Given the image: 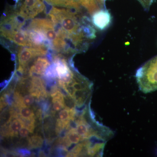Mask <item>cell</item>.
I'll return each mask as SVG.
<instances>
[{
	"mask_svg": "<svg viewBox=\"0 0 157 157\" xmlns=\"http://www.w3.org/2000/svg\"><path fill=\"white\" fill-rule=\"evenodd\" d=\"M139 89L145 94L157 90V56L140 67L135 74Z\"/></svg>",
	"mask_w": 157,
	"mask_h": 157,
	"instance_id": "obj_1",
	"label": "cell"
},
{
	"mask_svg": "<svg viewBox=\"0 0 157 157\" xmlns=\"http://www.w3.org/2000/svg\"><path fill=\"white\" fill-rule=\"evenodd\" d=\"M45 46L40 47H21L18 53L19 66L24 69L35 57L38 56H44L47 53Z\"/></svg>",
	"mask_w": 157,
	"mask_h": 157,
	"instance_id": "obj_2",
	"label": "cell"
},
{
	"mask_svg": "<svg viewBox=\"0 0 157 157\" xmlns=\"http://www.w3.org/2000/svg\"><path fill=\"white\" fill-rule=\"evenodd\" d=\"M45 9V4L40 0H25L19 12L26 19H30L33 18Z\"/></svg>",
	"mask_w": 157,
	"mask_h": 157,
	"instance_id": "obj_3",
	"label": "cell"
},
{
	"mask_svg": "<svg viewBox=\"0 0 157 157\" xmlns=\"http://www.w3.org/2000/svg\"><path fill=\"white\" fill-rule=\"evenodd\" d=\"M112 16L105 9L96 11L92 15V24L97 29L103 31L108 28L112 22Z\"/></svg>",
	"mask_w": 157,
	"mask_h": 157,
	"instance_id": "obj_4",
	"label": "cell"
},
{
	"mask_svg": "<svg viewBox=\"0 0 157 157\" xmlns=\"http://www.w3.org/2000/svg\"><path fill=\"white\" fill-rule=\"evenodd\" d=\"M7 39L23 47H33L27 31L20 29L14 31Z\"/></svg>",
	"mask_w": 157,
	"mask_h": 157,
	"instance_id": "obj_5",
	"label": "cell"
},
{
	"mask_svg": "<svg viewBox=\"0 0 157 157\" xmlns=\"http://www.w3.org/2000/svg\"><path fill=\"white\" fill-rule=\"evenodd\" d=\"M50 66V63L45 58L39 57L34 62L33 64L31 67L29 71V74L31 77L34 74L39 75H43L48 67Z\"/></svg>",
	"mask_w": 157,
	"mask_h": 157,
	"instance_id": "obj_6",
	"label": "cell"
},
{
	"mask_svg": "<svg viewBox=\"0 0 157 157\" xmlns=\"http://www.w3.org/2000/svg\"><path fill=\"white\" fill-rule=\"evenodd\" d=\"M24 127H25V124L22 119L20 117L15 118L9 124V136L17 137L20 130Z\"/></svg>",
	"mask_w": 157,
	"mask_h": 157,
	"instance_id": "obj_7",
	"label": "cell"
},
{
	"mask_svg": "<svg viewBox=\"0 0 157 157\" xmlns=\"http://www.w3.org/2000/svg\"><path fill=\"white\" fill-rule=\"evenodd\" d=\"M18 108L20 117L23 120H32L35 119L36 117L33 111L29 107L24 106Z\"/></svg>",
	"mask_w": 157,
	"mask_h": 157,
	"instance_id": "obj_8",
	"label": "cell"
},
{
	"mask_svg": "<svg viewBox=\"0 0 157 157\" xmlns=\"http://www.w3.org/2000/svg\"><path fill=\"white\" fill-rule=\"evenodd\" d=\"M28 145L31 148H38L42 147L43 144V140L41 136L34 135L28 137Z\"/></svg>",
	"mask_w": 157,
	"mask_h": 157,
	"instance_id": "obj_9",
	"label": "cell"
},
{
	"mask_svg": "<svg viewBox=\"0 0 157 157\" xmlns=\"http://www.w3.org/2000/svg\"><path fill=\"white\" fill-rule=\"evenodd\" d=\"M70 109L65 107L60 111L58 114V119L62 121H68L70 120Z\"/></svg>",
	"mask_w": 157,
	"mask_h": 157,
	"instance_id": "obj_10",
	"label": "cell"
},
{
	"mask_svg": "<svg viewBox=\"0 0 157 157\" xmlns=\"http://www.w3.org/2000/svg\"><path fill=\"white\" fill-rule=\"evenodd\" d=\"M35 97L32 96V95L27 94L24 97H22V107H30L31 106L34 104L35 101Z\"/></svg>",
	"mask_w": 157,
	"mask_h": 157,
	"instance_id": "obj_11",
	"label": "cell"
},
{
	"mask_svg": "<svg viewBox=\"0 0 157 157\" xmlns=\"http://www.w3.org/2000/svg\"><path fill=\"white\" fill-rule=\"evenodd\" d=\"M29 132L28 129L26 127H24L20 130L19 134L20 136L23 138H26V137L27 138V137H29Z\"/></svg>",
	"mask_w": 157,
	"mask_h": 157,
	"instance_id": "obj_12",
	"label": "cell"
},
{
	"mask_svg": "<svg viewBox=\"0 0 157 157\" xmlns=\"http://www.w3.org/2000/svg\"><path fill=\"white\" fill-rule=\"evenodd\" d=\"M18 152L21 154L22 155H29L30 152L29 151L26 149H20L18 150Z\"/></svg>",
	"mask_w": 157,
	"mask_h": 157,
	"instance_id": "obj_13",
	"label": "cell"
}]
</instances>
